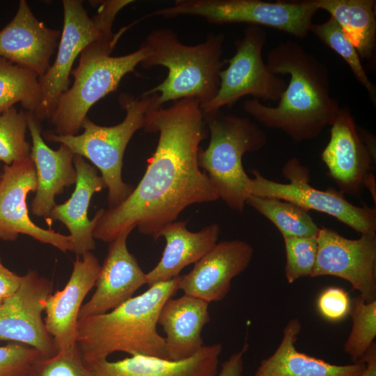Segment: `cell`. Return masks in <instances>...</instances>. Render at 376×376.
Returning <instances> with one entry per match:
<instances>
[{
  "mask_svg": "<svg viewBox=\"0 0 376 376\" xmlns=\"http://www.w3.org/2000/svg\"><path fill=\"white\" fill-rule=\"evenodd\" d=\"M145 132L159 133L146 172L120 205L98 210L93 237L109 243L123 230L137 228L154 240L188 206L219 199L198 162L200 143L208 135L198 101L185 98L147 114Z\"/></svg>",
  "mask_w": 376,
  "mask_h": 376,
  "instance_id": "obj_1",
  "label": "cell"
},
{
  "mask_svg": "<svg viewBox=\"0 0 376 376\" xmlns=\"http://www.w3.org/2000/svg\"><path fill=\"white\" fill-rule=\"evenodd\" d=\"M267 60L272 73L289 75L288 84L276 106L252 98L244 102V111L264 126L283 131L295 143L318 137L340 109L331 95L327 66L293 40L278 43Z\"/></svg>",
  "mask_w": 376,
  "mask_h": 376,
  "instance_id": "obj_2",
  "label": "cell"
},
{
  "mask_svg": "<svg viewBox=\"0 0 376 376\" xmlns=\"http://www.w3.org/2000/svg\"><path fill=\"white\" fill-rule=\"evenodd\" d=\"M179 276L149 286L109 312L79 318L76 346L84 363L91 368L116 352L168 359L157 325L162 306L178 290Z\"/></svg>",
  "mask_w": 376,
  "mask_h": 376,
  "instance_id": "obj_3",
  "label": "cell"
},
{
  "mask_svg": "<svg viewBox=\"0 0 376 376\" xmlns=\"http://www.w3.org/2000/svg\"><path fill=\"white\" fill-rule=\"evenodd\" d=\"M224 36L210 33L196 45L182 43L169 29L151 31L142 42L144 68L161 65L168 69L166 79L143 93H157V105L185 98L198 101L201 109L208 104L219 90V75L226 60H222Z\"/></svg>",
  "mask_w": 376,
  "mask_h": 376,
  "instance_id": "obj_4",
  "label": "cell"
},
{
  "mask_svg": "<svg viewBox=\"0 0 376 376\" xmlns=\"http://www.w3.org/2000/svg\"><path fill=\"white\" fill-rule=\"evenodd\" d=\"M157 93H142L135 97L123 93L119 104L125 111L123 120L113 126H101L86 118L84 132L77 135H58L44 132L45 140L68 147L75 155L88 159L100 171L108 189V208L118 206L131 194L134 187L122 178L123 159L127 146L134 134L143 129L148 113L157 105Z\"/></svg>",
  "mask_w": 376,
  "mask_h": 376,
  "instance_id": "obj_5",
  "label": "cell"
},
{
  "mask_svg": "<svg viewBox=\"0 0 376 376\" xmlns=\"http://www.w3.org/2000/svg\"><path fill=\"white\" fill-rule=\"evenodd\" d=\"M203 113L210 138L207 148L199 150V167L209 178L219 198L231 209L242 212L251 195V178L244 169L242 157L261 149L267 136L248 118L224 113L221 109Z\"/></svg>",
  "mask_w": 376,
  "mask_h": 376,
  "instance_id": "obj_6",
  "label": "cell"
},
{
  "mask_svg": "<svg viewBox=\"0 0 376 376\" xmlns=\"http://www.w3.org/2000/svg\"><path fill=\"white\" fill-rule=\"evenodd\" d=\"M120 33L100 38L81 52L78 65L71 72L73 84L61 95L49 118L56 134L77 135L91 107L115 91L123 77L145 57L141 46L124 56H111Z\"/></svg>",
  "mask_w": 376,
  "mask_h": 376,
  "instance_id": "obj_7",
  "label": "cell"
},
{
  "mask_svg": "<svg viewBox=\"0 0 376 376\" xmlns=\"http://www.w3.org/2000/svg\"><path fill=\"white\" fill-rule=\"evenodd\" d=\"M318 10L315 0H179L148 17L197 16L216 24L244 23L267 26L303 39L310 32L313 18Z\"/></svg>",
  "mask_w": 376,
  "mask_h": 376,
  "instance_id": "obj_8",
  "label": "cell"
},
{
  "mask_svg": "<svg viewBox=\"0 0 376 376\" xmlns=\"http://www.w3.org/2000/svg\"><path fill=\"white\" fill-rule=\"evenodd\" d=\"M97 13L90 17L79 0H64L63 26L53 64L39 78L42 102L40 120L49 119L61 95L68 90L69 77L75 59L92 42L111 37L116 16L130 0L100 1Z\"/></svg>",
  "mask_w": 376,
  "mask_h": 376,
  "instance_id": "obj_9",
  "label": "cell"
},
{
  "mask_svg": "<svg viewBox=\"0 0 376 376\" xmlns=\"http://www.w3.org/2000/svg\"><path fill=\"white\" fill-rule=\"evenodd\" d=\"M253 178L249 185V193L259 197L274 198L292 203L306 210H315L335 217L361 234L375 233L376 210L366 205L357 206L334 189L325 191L311 186L308 169L297 158L288 160L283 174L288 182L281 183L252 170Z\"/></svg>",
  "mask_w": 376,
  "mask_h": 376,
  "instance_id": "obj_10",
  "label": "cell"
},
{
  "mask_svg": "<svg viewBox=\"0 0 376 376\" xmlns=\"http://www.w3.org/2000/svg\"><path fill=\"white\" fill-rule=\"evenodd\" d=\"M267 33L258 26L248 25L242 38L235 42V52L219 75L220 84L214 98L202 109L203 113L233 107L240 99L250 95L263 101L279 100L287 86L272 73L262 54Z\"/></svg>",
  "mask_w": 376,
  "mask_h": 376,
  "instance_id": "obj_11",
  "label": "cell"
},
{
  "mask_svg": "<svg viewBox=\"0 0 376 376\" xmlns=\"http://www.w3.org/2000/svg\"><path fill=\"white\" fill-rule=\"evenodd\" d=\"M331 127L322 160L341 193L359 196L375 178V138L357 125L345 107H340Z\"/></svg>",
  "mask_w": 376,
  "mask_h": 376,
  "instance_id": "obj_12",
  "label": "cell"
},
{
  "mask_svg": "<svg viewBox=\"0 0 376 376\" xmlns=\"http://www.w3.org/2000/svg\"><path fill=\"white\" fill-rule=\"evenodd\" d=\"M318 253L310 277L334 276L343 279L359 292L366 302L376 300V235L346 238L336 230L320 228Z\"/></svg>",
  "mask_w": 376,
  "mask_h": 376,
  "instance_id": "obj_13",
  "label": "cell"
},
{
  "mask_svg": "<svg viewBox=\"0 0 376 376\" xmlns=\"http://www.w3.org/2000/svg\"><path fill=\"white\" fill-rule=\"evenodd\" d=\"M52 288V282L35 270L30 269L22 276L17 291L0 304V340L26 345L45 357L56 354V347L42 318Z\"/></svg>",
  "mask_w": 376,
  "mask_h": 376,
  "instance_id": "obj_14",
  "label": "cell"
},
{
  "mask_svg": "<svg viewBox=\"0 0 376 376\" xmlns=\"http://www.w3.org/2000/svg\"><path fill=\"white\" fill-rule=\"evenodd\" d=\"M36 190V170L29 157L4 165L0 180V239L15 240L26 235L62 252L72 251L69 235L45 229L29 217L26 198Z\"/></svg>",
  "mask_w": 376,
  "mask_h": 376,
  "instance_id": "obj_15",
  "label": "cell"
},
{
  "mask_svg": "<svg viewBox=\"0 0 376 376\" xmlns=\"http://www.w3.org/2000/svg\"><path fill=\"white\" fill-rule=\"evenodd\" d=\"M253 255V247L243 240L217 243L189 272L179 276L178 288L207 303L221 301L228 293L233 279L247 268Z\"/></svg>",
  "mask_w": 376,
  "mask_h": 376,
  "instance_id": "obj_16",
  "label": "cell"
},
{
  "mask_svg": "<svg viewBox=\"0 0 376 376\" xmlns=\"http://www.w3.org/2000/svg\"><path fill=\"white\" fill-rule=\"evenodd\" d=\"M77 258L65 286L48 297L44 322L57 352L76 347L79 315L82 302L95 286L100 265L96 256L88 251Z\"/></svg>",
  "mask_w": 376,
  "mask_h": 376,
  "instance_id": "obj_17",
  "label": "cell"
},
{
  "mask_svg": "<svg viewBox=\"0 0 376 376\" xmlns=\"http://www.w3.org/2000/svg\"><path fill=\"white\" fill-rule=\"evenodd\" d=\"M134 228L123 230L109 242L91 298L81 307L79 319L109 312L133 297L146 284V274L129 251L127 240Z\"/></svg>",
  "mask_w": 376,
  "mask_h": 376,
  "instance_id": "obj_18",
  "label": "cell"
},
{
  "mask_svg": "<svg viewBox=\"0 0 376 376\" xmlns=\"http://www.w3.org/2000/svg\"><path fill=\"white\" fill-rule=\"evenodd\" d=\"M61 33L47 27L21 0L12 20L0 31V57L23 66L39 78L49 69Z\"/></svg>",
  "mask_w": 376,
  "mask_h": 376,
  "instance_id": "obj_19",
  "label": "cell"
},
{
  "mask_svg": "<svg viewBox=\"0 0 376 376\" xmlns=\"http://www.w3.org/2000/svg\"><path fill=\"white\" fill-rule=\"evenodd\" d=\"M26 115L32 140L29 157L33 162L36 176L31 212L38 217L48 219L56 205L55 197L65 187L76 183L77 173L73 164L75 155L62 144L56 150L49 148L42 136L40 120L31 112L26 111Z\"/></svg>",
  "mask_w": 376,
  "mask_h": 376,
  "instance_id": "obj_20",
  "label": "cell"
},
{
  "mask_svg": "<svg viewBox=\"0 0 376 376\" xmlns=\"http://www.w3.org/2000/svg\"><path fill=\"white\" fill-rule=\"evenodd\" d=\"M73 164L77 173L75 188L65 202L53 207L49 218L65 226L70 232L72 251L81 256L95 249L93 230L99 213L97 211L90 220L88 210L93 196L107 186L97 169L84 157L75 155Z\"/></svg>",
  "mask_w": 376,
  "mask_h": 376,
  "instance_id": "obj_21",
  "label": "cell"
},
{
  "mask_svg": "<svg viewBox=\"0 0 376 376\" xmlns=\"http://www.w3.org/2000/svg\"><path fill=\"white\" fill-rule=\"evenodd\" d=\"M221 352L222 345L215 343L181 361L136 354L114 361L107 359L90 369L91 376H216Z\"/></svg>",
  "mask_w": 376,
  "mask_h": 376,
  "instance_id": "obj_22",
  "label": "cell"
},
{
  "mask_svg": "<svg viewBox=\"0 0 376 376\" xmlns=\"http://www.w3.org/2000/svg\"><path fill=\"white\" fill-rule=\"evenodd\" d=\"M208 305L205 301L185 294L177 299L171 297L164 304L157 324L166 334L169 360L188 359L204 346L201 332L210 320Z\"/></svg>",
  "mask_w": 376,
  "mask_h": 376,
  "instance_id": "obj_23",
  "label": "cell"
},
{
  "mask_svg": "<svg viewBox=\"0 0 376 376\" xmlns=\"http://www.w3.org/2000/svg\"><path fill=\"white\" fill-rule=\"evenodd\" d=\"M187 221H175L163 228L166 245L159 263L146 273L148 287L179 276L187 265L196 263L217 243L220 228L208 225L197 232L189 230Z\"/></svg>",
  "mask_w": 376,
  "mask_h": 376,
  "instance_id": "obj_24",
  "label": "cell"
},
{
  "mask_svg": "<svg viewBox=\"0 0 376 376\" xmlns=\"http://www.w3.org/2000/svg\"><path fill=\"white\" fill-rule=\"evenodd\" d=\"M301 329L297 318L290 320L278 347L261 361L254 376H360L364 371L363 361L339 366L299 352L295 344Z\"/></svg>",
  "mask_w": 376,
  "mask_h": 376,
  "instance_id": "obj_25",
  "label": "cell"
},
{
  "mask_svg": "<svg viewBox=\"0 0 376 376\" xmlns=\"http://www.w3.org/2000/svg\"><path fill=\"white\" fill-rule=\"evenodd\" d=\"M339 25L361 59L373 57L376 45L375 0H315Z\"/></svg>",
  "mask_w": 376,
  "mask_h": 376,
  "instance_id": "obj_26",
  "label": "cell"
},
{
  "mask_svg": "<svg viewBox=\"0 0 376 376\" xmlns=\"http://www.w3.org/2000/svg\"><path fill=\"white\" fill-rule=\"evenodd\" d=\"M42 95L39 77L31 70L0 57V111L20 103L40 120Z\"/></svg>",
  "mask_w": 376,
  "mask_h": 376,
  "instance_id": "obj_27",
  "label": "cell"
},
{
  "mask_svg": "<svg viewBox=\"0 0 376 376\" xmlns=\"http://www.w3.org/2000/svg\"><path fill=\"white\" fill-rule=\"evenodd\" d=\"M246 204L268 219L278 228L283 238L317 236L320 228L308 212L280 199L249 195Z\"/></svg>",
  "mask_w": 376,
  "mask_h": 376,
  "instance_id": "obj_28",
  "label": "cell"
},
{
  "mask_svg": "<svg viewBox=\"0 0 376 376\" xmlns=\"http://www.w3.org/2000/svg\"><path fill=\"white\" fill-rule=\"evenodd\" d=\"M310 32L346 62L356 79L366 89L371 101L375 104V86L370 80L357 49L347 38L337 22L330 17L323 22L313 23Z\"/></svg>",
  "mask_w": 376,
  "mask_h": 376,
  "instance_id": "obj_29",
  "label": "cell"
},
{
  "mask_svg": "<svg viewBox=\"0 0 376 376\" xmlns=\"http://www.w3.org/2000/svg\"><path fill=\"white\" fill-rule=\"evenodd\" d=\"M26 111L14 106L0 111V161L10 165L29 157L31 145L26 140Z\"/></svg>",
  "mask_w": 376,
  "mask_h": 376,
  "instance_id": "obj_30",
  "label": "cell"
},
{
  "mask_svg": "<svg viewBox=\"0 0 376 376\" xmlns=\"http://www.w3.org/2000/svg\"><path fill=\"white\" fill-rule=\"evenodd\" d=\"M352 327L344 351L353 363L361 361L376 336V300L366 302L360 296L351 305Z\"/></svg>",
  "mask_w": 376,
  "mask_h": 376,
  "instance_id": "obj_31",
  "label": "cell"
},
{
  "mask_svg": "<svg viewBox=\"0 0 376 376\" xmlns=\"http://www.w3.org/2000/svg\"><path fill=\"white\" fill-rule=\"evenodd\" d=\"M286 263L285 274L289 283L311 276L317 258V236L283 237Z\"/></svg>",
  "mask_w": 376,
  "mask_h": 376,
  "instance_id": "obj_32",
  "label": "cell"
},
{
  "mask_svg": "<svg viewBox=\"0 0 376 376\" xmlns=\"http://www.w3.org/2000/svg\"><path fill=\"white\" fill-rule=\"evenodd\" d=\"M26 376H91V372L82 361L76 346L52 357H42L32 366Z\"/></svg>",
  "mask_w": 376,
  "mask_h": 376,
  "instance_id": "obj_33",
  "label": "cell"
},
{
  "mask_svg": "<svg viewBox=\"0 0 376 376\" xmlns=\"http://www.w3.org/2000/svg\"><path fill=\"white\" fill-rule=\"evenodd\" d=\"M42 357L35 348L19 343L0 347V376H26Z\"/></svg>",
  "mask_w": 376,
  "mask_h": 376,
  "instance_id": "obj_34",
  "label": "cell"
},
{
  "mask_svg": "<svg viewBox=\"0 0 376 376\" xmlns=\"http://www.w3.org/2000/svg\"><path fill=\"white\" fill-rule=\"evenodd\" d=\"M349 295L342 288H329L319 296L317 306L320 313L330 321H339L350 312Z\"/></svg>",
  "mask_w": 376,
  "mask_h": 376,
  "instance_id": "obj_35",
  "label": "cell"
},
{
  "mask_svg": "<svg viewBox=\"0 0 376 376\" xmlns=\"http://www.w3.org/2000/svg\"><path fill=\"white\" fill-rule=\"evenodd\" d=\"M22 276L6 268L0 258V299L3 300L12 296L18 289Z\"/></svg>",
  "mask_w": 376,
  "mask_h": 376,
  "instance_id": "obj_36",
  "label": "cell"
},
{
  "mask_svg": "<svg viewBox=\"0 0 376 376\" xmlns=\"http://www.w3.org/2000/svg\"><path fill=\"white\" fill-rule=\"evenodd\" d=\"M249 345L245 342L240 351L233 354L221 364V370L216 376H242L244 369L243 356Z\"/></svg>",
  "mask_w": 376,
  "mask_h": 376,
  "instance_id": "obj_37",
  "label": "cell"
},
{
  "mask_svg": "<svg viewBox=\"0 0 376 376\" xmlns=\"http://www.w3.org/2000/svg\"><path fill=\"white\" fill-rule=\"evenodd\" d=\"M361 361L366 363V368L360 376H376V345L374 343Z\"/></svg>",
  "mask_w": 376,
  "mask_h": 376,
  "instance_id": "obj_38",
  "label": "cell"
},
{
  "mask_svg": "<svg viewBox=\"0 0 376 376\" xmlns=\"http://www.w3.org/2000/svg\"><path fill=\"white\" fill-rule=\"evenodd\" d=\"M1 172L0 171V180H1Z\"/></svg>",
  "mask_w": 376,
  "mask_h": 376,
  "instance_id": "obj_39",
  "label": "cell"
},
{
  "mask_svg": "<svg viewBox=\"0 0 376 376\" xmlns=\"http://www.w3.org/2000/svg\"><path fill=\"white\" fill-rule=\"evenodd\" d=\"M2 301H3V300L0 299V304H1Z\"/></svg>",
  "mask_w": 376,
  "mask_h": 376,
  "instance_id": "obj_40",
  "label": "cell"
}]
</instances>
